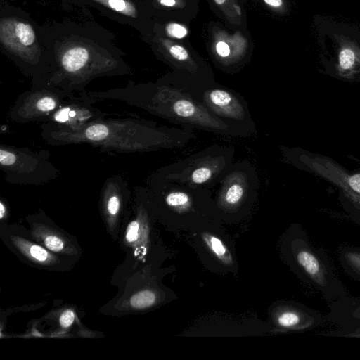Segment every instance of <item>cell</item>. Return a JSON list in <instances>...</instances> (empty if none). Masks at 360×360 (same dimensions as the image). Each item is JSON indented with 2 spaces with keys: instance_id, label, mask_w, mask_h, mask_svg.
I'll return each mask as SVG.
<instances>
[{
  "instance_id": "1",
  "label": "cell",
  "mask_w": 360,
  "mask_h": 360,
  "mask_svg": "<svg viewBox=\"0 0 360 360\" xmlns=\"http://www.w3.org/2000/svg\"><path fill=\"white\" fill-rule=\"evenodd\" d=\"M40 134L51 146L85 143L117 153L180 148L195 138L194 129L159 126L139 117L103 118L75 129L44 122Z\"/></svg>"
},
{
  "instance_id": "2",
  "label": "cell",
  "mask_w": 360,
  "mask_h": 360,
  "mask_svg": "<svg viewBox=\"0 0 360 360\" xmlns=\"http://www.w3.org/2000/svg\"><path fill=\"white\" fill-rule=\"evenodd\" d=\"M86 93L96 101H119L182 127L233 138L254 135L217 117L189 94L160 78L146 83L129 81L124 86Z\"/></svg>"
},
{
  "instance_id": "3",
  "label": "cell",
  "mask_w": 360,
  "mask_h": 360,
  "mask_svg": "<svg viewBox=\"0 0 360 360\" xmlns=\"http://www.w3.org/2000/svg\"><path fill=\"white\" fill-rule=\"evenodd\" d=\"M91 45L81 40H64L56 48L48 49L51 70L43 84L75 94L86 91L96 78L130 74V68L117 52Z\"/></svg>"
},
{
  "instance_id": "4",
  "label": "cell",
  "mask_w": 360,
  "mask_h": 360,
  "mask_svg": "<svg viewBox=\"0 0 360 360\" xmlns=\"http://www.w3.org/2000/svg\"><path fill=\"white\" fill-rule=\"evenodd\" d=\"M156 57L171 72L160 77L193 98L217 82L212 68L193 48L190 41H177L155 34L143 38Z\"/></svg>"
},
{
  "instance_id": "5",
  "label": "cell",
  "mask_w": 360,
  "mask_h": 360,
  "mask_svg": "<svg viewBox=\"0 0 360 360\" xmlns=\"http://www.w3.org/2000/svg\"><path fill=\"white\" fill-rule=\"evenodd\" d=\"M285 162L333 184L350 219L360 225V168L347 167L327 155L300 148L281 147Z\"/></svg>"
},
{
  "instance_id": "6",
  "label": "cell",
  "mask_w": 360,
  "mask_h": 360,
  "mask_svg": "<svg viewBox=\"0 0 360 360\" xmlns=\"http://www.w3.org/2000/svg\"><path fill=\"white\" fill-rule=\"evenodd\" d=\"M234 155L231 146L212 145L158 169L149 177L210 190L225 176L234 162Z\"/></svg>"
},
{
  "instance_id": "7",
  "label": "cell",
  "mask_w": 360,
  "mask_h": 360,
  "mask_svg": "<svg viewBox=\"0 0 360 360\" xmlns=\"http://www.w3.org/2000/svg\"><path fill=\"white\" fill-rule=\"evenodd\" d=\"M1 42L32 84H43L51 70L49 56L42 53L32 25L18 17L2 18Z\"/></svg>"
},
{
  "instance_id": "8",
  "label": "cell",
  "mask_w": 360,
  "mask_h": 360,
  "mask_svg": "<svg viewBox=\"0 0 360 360\" xmlns=\"http://www.w3.org/2000/svg\"><path fill=\"white\" fill-rule=\"evenodd\" d=\"M294 266L304 282L330 302L349 295L322 248H315L302 229H297L290 245Z\"/></svg>"
},
{
  "instance_id": "9",
  "label": "cell",
  "mask_w": 360,
  "mask_h": 360,
  "mask_svg": "<svg viewBox=\"0 0 360 360\" xmlns=\"http://www.w3.org/2000/svg\"><path fill=\"white\" fill-rule=\"evenodd\" d=\"M206 44L214 65L230 75L239 72L250 61L254 49L247 27L232 28L214 20L207 24Z\"/></svg>"
},
{
  "instance_id": "10",
  "label": "cell",
  "mask_w": 360,
  "mask_h": 360,
  "mask_svg": "<svg viewBox=\"0 0 360 360\" xmlns=\"http://www.w3.org/2000/svg\"><path fill=\"white\" fill-rule=\"evenodd\" d=\"M46 150L35 151L1 143L0 167L6 182L18 185L47 184L60 174Z\"/></svg>"
},
{
  "instance_id": "11",
  "label": "cell",
  "mask_w": 360,
  "mask_h": 360,
  "mask_svg": "<svg viewBox=\"0 0 360 360\" xmlns=\"http://www.w3.org/2000/svg\"><path fill=\"white\" fill-rule=\"evenodd\" d=\"M70 95L51 84H32L17 98L9 110L8 117L20 124L46 122Z\"/></svg>"
},
{
  "instance_id": "12",
  "label": "cell",
  "mask_w": 360,
  "mask_h": 360,
  "mask_svg": "<svg viewBox=\"0 0 360 360\" xmlns=\"http://www.w3.org/2000/svg\"><path fill=\"white\" fill-rule=\"evenodd\" d=\"M194 98L217 117L257 134L248 103L236 91L216 82Z\"/></svg>"
},
{
  "instance_id": "13",
  "label": "cell",
  "mask_w": 360,
  "mask_h": 360,
  "mask_svg": "<svg viewBox=\"0 0 360 360\" xmlns=\"http://www.w3.org/2000/svg\"><path fill=\"white\" fill-rule=\"evenodd\" d=\"M259 183L257 169L249 160L233 162L219 184L216 202L226 210H238L256 197Z\"/></svg>"
},
{
  "instance_id": "14",
  "label": "cell",
  "mask_w": 360,
  "mask_h": 360,
  "mask_svg": "<svg viewBox=\"0 0 360 360\" xmlns=\"http://www.w3.org/2000/svg\"><path fill=\"white\" fill-rule=\"evenodd\" d=\"M107 15L137 29L143 38L152 32L153 18L145 0H82Z\"/></svg>"
},
{
  "instance_id": "15",
  "label": "cell",
  "mask_w": 360,
  "mask_h": 360,
  "mask_svg": "<svg viewBox=\"0 0 360 360\" xmlns=\"http://www.w3.org/2000/svg\"><path fill=\"white\" fill-rule=\"evenodd\" d=\"M96 102L97 101L89 97L86 91L77 95L71 94L46 122L75 129L105 118L108 112L96 108L94 105Z\"/></svg>"
},
{
  "instance_id": "16",
  "label": "cell",
  "mask_w": 360,
  "mask_h": 360,
  "mask_svg": "<svg viewBox=\"0 0 360 360\" xmlns=\"http://www.w3.org/2000/svg\"><path fill=\"white\" fill-rule=\"evenodd\" d=\"M326 319L341 328L322 335L345 336L360 330V298L347 295L330 302Z\"/></svg>"
},
{
  "instance_id": "17",
  "label": "cell",
  "mask_w": 360,
  "mask_h": 360,
  "mask_svg": "<svg viewBox=\"0 0 360 360\" xmlns=\"http://www.w3.org/2000/svg\"><path fill=\"white\" fill-rule=\"evenodd\" d=\"M153 19L189 24L196 18L200 0H145Z\"/></svg>"
},
{
  "instance_id": "18",
  "label": "cell",
  "mask_w": 360,
  "mask_h": 360,
  "mask_svg": "<svg viewBox=\"0 0 360 360\" xmlns=\"http://www.w3.org/2000/svg\"><path fill=\"white\" fill-rule=\"evenodd\" d=\"M212 12L227 26L247 27V13L243 0H207Z\"/></svg>"
},
{
  "instance_id": "19",
  "label": "cell",
  "mask_w": 360,
  "mask_h": 360,
  "mask_svg": "<svg viewBox=\"0 0 360 360\" xmlns=\"http://www.w3.org/2000/svg\"><path fill=\"white\" fill-rule=\"evenodd\" d=\"M150 34L174 41L187 42L190 41L191 30L189 24L177 20L153 19Z\"/></svg>"
},
{
  "instance_id": "20",
  "label": "cell",
  "mask_w": 360,
  "mask_h": 360,
  "mask_svg": "<svg viewBox=\"0 0 360 360\" xmlns=\"http://www.w3.org/2000/svg\"><path fill=\"white\" fill-rule=\"evenodd\" d=\"M338 256L343 270L360 282V247L341 245L338 248Z\"/></svg>"
},
{
  "instance_id": "21",
  "label": "cell",
  "mask_w": 360,
  "mask_h": 360,
  "mask_svg": "<svg viewBox=\"0 0 360 360\" xmlns=\"http://www.w3.org/2000/svg\"><path fill=\"white\" fill-rule=\"evenodd\" d=\"M203 238L210 250L221 260L225 263H229L231 261L229 251L220 239L210 235H205L203 236Z\"/></svg>"
},
{
  "instance_id": "22",
  "label": "cell",
  "mask_w": 360,
  "mask_h": 360,
  "mask_svg": "<svg viewBox=\"0 0 360 360\" xmlns=\"http://www.w3.org/2000/svg\"><path fill=\"white\" fill-rule=\"evenodd\" d=\"M156 300L155 293L150 290H143L134 295L130 304L136 309H145L153 305Z\"/></svg>"
},
{
  "instance_id": "23",
  "label": "cell",
  "mask_w": 360,
  "mask_h": 360,
  "mask_svg": "<svg viewBox=\"0 0 360 360\" xmlns=\"http://www.w3.org/2000/svg\"><path fill=\"white\" fill-rule=\"evenodd\" d=\"M267 11L274 14H284L286 11L285 0H254Z\"/></svg>"
},
{
  "instance_id": "24",
  "label": "cell",
  "mask_w": 360,
  "mask_h": 360,
  "mask_svg": "<svg viewBox=\"0 0 360 360\" xmlns=\"http://www.w3.org/2000/svg\"><path fill=\"white\" fill-rule=\"evenodd\" d=\"M44 243L49 250L53 252L60 251L64 246L63 240L55 236H48L44 239Z\"/></svg>"
},
{
  "instance_id": "25",
  "label": "cell",
  "mask_w": 360,
  "mask_h": 360,
  "mask_svg": "<svg viewBox=\"0 0 360 360\" xmlns=\"http://www.w3.org/2000/svg\"><path fill=\"white\" fill-rule=\"evenodd\" d=\"M139 223L137 221H132L128 225L126 232V240L132 243L136 241L139 236Z\"/></svg>"
},
{
  "instance_id": "26",
  "label": "cell",
  "mask_w": 360,
  "mask_h": 360,
  "mask_svg": "<svg viewBox=\"0 0 360 360\" xmlns=\"http://www.w3.org/2000/svg\"><path fill=\"white\" fill-rule=\"evenodd\" d=\"M30 254L32 257L40 262L46 261L49 257L47 251L37 245H33L30 246Z\"/></svg>"
},
{
  "instance_id": "27",
  "label": "cell",
  "mask_w": 360,
  "mask_h": 360,
  "mask_svg": "<svg viewBox=\"0 0 360 360\" xmlns=\"http://www.w3.org/2000/svg\"><path fill=\"white\" fill-rule=\"evenodd\" d=\"M75 319V314L72 310L65 311L60 317V323L63 328H68L72 325Z\"/></svg>"
},
{
  "instance_id": "28",
  "label": "cell",
  "mask_w": 360,
  "mask_h": 360,
  "mask_svg": "<svg viewBox=\"0 0 360 360\" xmlns=\"http://www.w3.org/2000/svg\"><path fill=\"white\" fill-rule=\"evenodd\" d=\"M6 213L5 206L2 201L0 202V218L3 219L4 214Z\"/></svg>"
},
{
  "instance_id": "29",
  "label": "cell",
  "mask_w": 360,
  "mask_h": 360,
  "mask_svg": "<svg viewBox=\"0 0 360 360\" xmlns=\"http://www.w3.org/2000/svg\"><path fill=\"white\" fill-rule=\"evenodd\" d=\"M207 1V0H206Z\"/></svg>"
}]
</instances>
